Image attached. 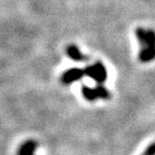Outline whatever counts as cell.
I'll return each instance as SVG.
<instances>
[{
  "label": "cell",
  "instance_id": "6da1fadb",
  "mask_svg": "<svg viewBox=\"0 0 155 155\" xmlns=\"http://www.w3.org/2000/svg\"><path fill=\"white\" fill-rule=\"evenodd\" d=\"M135 33L140 44L138 54L139 61L142 63H149L155 60V32L152 29L138 27Z\"/></svg>",
  "mask_w": 155,
  "mask_h": 155
},
{
  "label": "cell",
  "instance_id": "7a4b0ae2",
  "mask_svg": "<svg viewBox=\"0 0 155 155\" xmlns=\"http://www.w3.org/2000/svg\"><path fill=\"white\" fill-rule=\"evenodd\" d=\"M82 94L83 97L88 101H95L97 99H108L110 97L109 91L102 84H97L96 87L90 88L83 85L82 86Z\"/></svg>",
  "mask_w": 155,
  "mask_h": 155
},
{
  "label": "cell",
  "instance_id": "3957f363",
  "mask_svg": "<svg viewBox=\"0 0 155 155\" xmlns=\"http://www.w3.org/2000/svg\"><path fill=\"white\" fill-rule=\"evenodd\" d=\"M85 75H87L90 78L96 82L97 84H103L104 81L107 78V71L106 68L101 62H96V63L89 65L84 69Z\"/></svg>",
  "mask_w": 155,
  "mask_h": 155
},
{
  "label": "cell",
  "instance_id": "277c9868",
  "mask_svg": "<svg viewBox=\"0 0 155 155\" xmlns=\"http://www.w3.org/2000/svg\"><path fill=\"white\" fill-rule=\"evenodd\" d=\"M84 74H85L84 70H82L80 68H70L62 74L61 81H62V83L65 85L71 84L75 81L80 80V79L83 77Z\"/></svg>",
  "mask_w": 155,
  "mask_h": 155
},
{
  "label": "cell",
  "instance_id": "5b68a950",
  "mask_svg": "<svg viewBox=\"0 0 155 155\" xmlns=\"http://www.w3.org/2000/svg\"><path fill=\"white\" fill-rule=\"evenodd\" d=\"M66 54L69 58H71L74 61H85L87 60V56H85L82 52L79 50L76 45H68L66 48Z\"/></svg>",
  "mask_w": 155,
  "mask_h": 155
},
{
  "label": "cell",
  "instance_id": "8992f818",
  "mask_svg": "<svg viewBox=\"0 0 155 155\" xmlns=\"http://www.w3.org/2000/svg\"><path fill=\"white\" fill-rule=\"evenodd\" d=\"M37 148V142L34 140H28L20 146L18 155H34Z\"/></svg>",
  "mask_w": 155,
  "mask_h": 155
},
{
  "label": "cell",
  "instance_id": "52a82bcc",
  "mask_svg": "<svg viewBox=\"0 0 155 155\" xmlns=\"http://www.w3.org/2000/svg\"><path fill=\"white\" fill-rule=\"evenodd\" d=\"M142 155H155V142L148 145V147L145 149Z\"/></svg>",
  "mask_w": 155,
  "mask_h": 155
}]
</instances>
